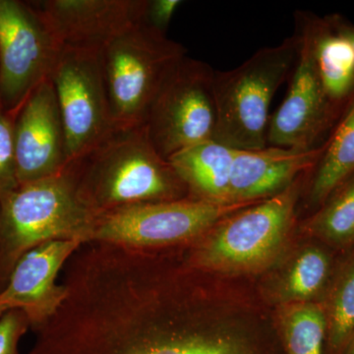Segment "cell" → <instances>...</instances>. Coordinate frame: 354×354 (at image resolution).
Instances as JSON below:
<instances>
[{
  "label": "cell",
  "mask_w": 354,
  "mask_h": 354,
  "mask_svg": "<svg viewBox=\"0 0 354 354\" xmlns=\"http://www.w3.org/2000/svg\"><path fill=\"white\" fill-rule=\"evenodd\" d=\"M305 176L279 194L227 216L186 244L194 264L207 271L256 279L269 271L297 237V209Z\"/></svg>",
  "instance_id": "3957f363"
},
{
  "label": "cell",
  "mask_w": 354,
  "mask_h": 354,
  "mask_svg": "<svg viewBox=\"0 0 354 354\" xmlns=\"http://www.w3.org/2000/svg\"><path fill=\"white\" fill-rule=\"evenodd\" d=\"M330 26L342 35L344 38L348 39L349 43L351 44L354 50V27L353 26L346 24V22H342L339 17L334 18V19L329 20Z\"/></svg>",
  "instance_id": "484cf974"
},
{
  "label": "cell",
  "mask_w": 354,
  "mask_h": 354,
  "mask_svg": "<svg viewBox=\"0 0 354 354\" xmlns=\"http://www.w3.org/2000/svg\"><path fill=\"white\" fill-rule=\"evenodd\" d=\"M317 70L324 91L333 104L354 91V50L348 39L328 23L310 19Z\"/></svg>",
  "instance_id": "ac0fdd59"
},
{
  "label": "cell",
  "mask_w": 354,
  "mask_h": 354,
  "mask_svg": "<svg viewBox=\"0 0 354 354\" xmlns=\"http://www.w3.org/2000/svg\"><path fill=\"white\" fill-rule=\"evenodd\" d=\"M60 51L29 1L0 0V109L14 118L50 78Z\"/></svg>",
  "instance_id": "9c48e42d"
},
{
  "label": "cell",
  "mask_w": 354,
  "mask_h": 354,
  "mask_svg": "<svg viewBox=\"0 0 354 354\" xmlns=\"http://www.w3.org/2000/svg\"><path fill=\"white\" fill-rule=\"evenodd\" d=\"M325 145L310 149L267 146L235 150L230 203L256 202L279 194L316 167Z\"/></svg>",
  "instance_id": "2e32d148"
},
{
  "label": "cell",
  "mask_w": 354,
  "mask_h": 354,
  "mask_svg": "<svg viewBox=\"0 0 354 354\" xmlns=\"http://www.w3.org/2000/svg\"><path fill=\"white\" fill-rule=\"evenodd\" d=\"M18 183L57 176L68 165L64 125L50 79L32 91L14 116Z\"/></svg>",
  "instance_id": "4fadbf2b"
},
{
  "label": "cell",
  "mask_w": 354,
  "mask_h": 354,
  "mask_svg": "<svg viewBox=\"0 0 354 354\" xmlns=\"http://www.w3.org/2000/svg\"><path fill=\"white\" fill-rule=\"evenodd\" d=\"M297 55L295 35L278 46L256 51L236 68L215 70V141L235 150H261L268 146L272 97L292 73Z\"/></svg>",
  "instance_id": "5b68a950"
},
{
  "label": "cell",
  "mask_w": 354,
  "mask_h": 354,
  "mask_svg": "<svg viewBox=\"0 0 354 354\" xmlns=\"http://www.w3.org/2000/svg\"><path fill=\"white\" fill-rule=\"evenodd\" d=\"M298 55L285 100L270 120L268 146L314 148L327 127L332 102L324 91L314 55L309 18L297 13Z\"/></svg>",
  "instance_id": "8fae6325"
},
{
  "label": "cell",
  "mask_w": 354,
  "mask_h": 354,
  "mask_svg": "<svg viewBox=\"0 0 354 354\" xmlns=\"http://www.w3.org/2000/svg\"><path fill=\"white\" fill-rule=\"evenodd\" d=\"M283 354H325L326 322L321 304L274 309Z\"/></svg>",
  "instance_id": "7402d4cb"
},
{
  "label": "cell",
  "mask_w": 354,
  "mask_h": 354,
  "mask_svg": "<svg viewBox=\"0 0 354 354\" xmlns=\"http://www.w3.org/2000/svg\"><path fill=\"white\" fill-rule=\"evenodd\" d=\"M187 50L139 24L114 39L100 53L114 127H141L165 79Z\"/></svg>",
  "instance_id": "8992f818"
},
{
  "label": "cell",
  "mask_w": 354,
  "mask_h": 354,
  "mask_svg": "<svg viewBox=\"0 0 354 354\" xmlns=\"http://www.w3.org/2000/svg\"><path fill=\"white\" fill-rule=\"evenodd\" d=\"M310 183L307 204L320 208L354 174V102L327 144Z\"/></svg>",
  "instance_id": "ffe728a7"
},
{
  "label": "cell",
  "mask_w": 354,
  "mask_h": 354,
  "mask_svg": "<svg viewBox=\"0 0 354 354\" xmlns=\"http://www.w3.org/2000/svg\"><path fill=\"white\" fill-rule=\"evenodd\" d=\"M325 315V354H342L354 333V248L337 261L321 302Z\"/></svg>",
  "instance_id": "44dd1931"
},
{
  "label": "cell",
  "mask_w": 354,
  "mask_h": 354,
  "mask_svg": "<svg viewBox=\"0 0 354 354\" xmlns=\"http://www.w3.org/2000/svg\"><path fill=\"white\" fill-rule=\"evenodd\" d=\"M183 3L181 0H145L140 23L155 31L167 35L174 13Z\"/></svg>",
  "instance_id": "d4e9b609"
},
{
  "label": "cell",
  "mask_w": 354,
  "mask_h": 354,
  "mask_svg": "<svg viewBox=\"0 0 354 354\" xmlns=\"http://www.w3.org/2000/svg\"><path fill=\"white\" fill-rule=\"evenodd\" d=\"M2 314H3V312L0 311V316H1Z\"/></svg>",
  "instance_id": "83f0119b"
},
{
  "label": "cell",
  "mask_w": 354,
  "mask_h": 354,
  "mask_svg": "<svg viewBox=\"0 0 354 354\" xmlns=\"http://www.w3.org/2000/svg\"><path fill=\"white\" fill-rule=\"evenodd\" d=\"M60 50L100 53L114 39L141 22L145 0L29 1Z\"/></svg>",
  "instance_id": "7c38bea8"
},
{
  "label": "cell",
  "mask_w": 354,
  "mask_h": 354,
  "mask_svg": "<svg viewBox=\"0 0 354 354\" xmlns=\"http://www.w3.org/2000/svg\"><path fill=\"white\" fill-rule=\"evenodd\" d=\"M82 244L48 241L23 254L0 290V311L21 310L34 328L50 318L64 297V285L57 283L58 272Z\"/></svg>",
  "instance_id": "5bb4252c"
},
{
  "label": "cell",
  "mask_w": 354,
  "mask_h": 354,
  "mask_svg": "<svg viewBox=\"0 0 354 354\" xmlns=\"http://www.w3.org/2000/svg\"><path fill=\"white\" fill-rule=\"evenodd\" d=\"M69 167L79 194L97 214L138 203L189 198L144 125L114 128Z\"/></svg>",
  "instance_id": "7a4b0ae2"
},
{
  "label": "cell",
  "mask_w": 354,
  "mask_h": 354,
  "mask_svg": "<svg viewBox=\"0 0 354 354\" xmlns=\"http://www.w3.org/2000/svg\"><path fill=\"white\" fill-rule=\"evenodd\" d=\"M93 242L28 354H247L234 305L184 246Z\"/></svg>",
  "instance_id": "6da1fadb"
},
{
  "label": "cell",
  "mask_w": 354,
  "mask_h": 354,
  "mask_svg": "<svg viewBox=\"0 0 354 354\" xmlns=\"http://www.w3.org/2000/svg\"><path fill=\"white\" fill-rule=\"evenodd\" d=\"M99 215L79 194L69 165L20 185L0 200V277L8 278L21 256L44 242H90Z\"/></svg>",
  "instance_id": "277c9868"
},
{
  "label": "cell",
  "mask_w": 354,
  "mask_h": 354,
  "mask_svg": "<svg viewBox=\"0 0 354 354\" xmlns=\"http://www.w3.org/2000/svg\"><path fill=\"white\" fill-rule=\"evenodd\" d=\"M257 202L215 204L184 198L127 205L100 214L91 241L137 248L184 245L196 241L218 221Z\"/></svg>",
  "instance_id": "52a82bcc"
},
{
  "label": "cell",
  "mask_w": 354,
  "mask_h": 354,
  "mask_svg": "<svg viewBox=\"0 0 354 354\" xmlns=\"http://www.w3.org/2000/svg\"><path fill=\"white\" fill-rule=\"evenodd\" d=\"M335 253L322 242L297 234L283 257L254 279L260 297L272 309L321 304L339 261Z\"/></svg>",
  "instance_id": "9a60e30c"
},
{
  "label": "cell",
  "mask_w": 354,
  "mask_h": 354,
  "mask_svg": "<svg viewBox=\"0 0 354 354\" xmlns=\"http://www.w3.org/2000/svg\"><path fill=\"white\" fill-rule=\"evenodd\" d=\"M215 70L185 57L174 67L147 113L144 127L165 160L214 139L216 123Z\"/></svg>",
  "instance_id": "ba28073f"
},
{
  "label": "cell",
  "mask_w": 354,
  "mask_h": 354,
  "mask_svg": "<svg viewBox=\"0 0 354 354\" xmlns=\"http://www.w3.org/2000/svg\"><path fill=\"white\" fill-rule=\"evenodd\" d=\"M297 234L322 242L337 252L354 248V174L313 215L298 223Z\"/></svg>",
  "instance_id": "d6986e66"
},
{
  "label": "cell",
  "mask_w": 354,
  "mask_h": 354,
  "mask_svg": "<svg viewBox=\"0 0 354 354\" xmlns=\"http://www.w3.org/2000/svg\"><path fill=\"white\" fill-rule=\"evenodd\" d=\"M29 319L21 310H8L0 316V354H18V344L28 328Z\"/></svg>",
  "instance_id": "cb8c5ba5"
},
{
  "label": "cell",
  "mask_w": 354,
  "mask_h": 354,
  "mask_svg": "<svg viewBox=\"0 0 354 354\" xmlns=\"http://www.w3.org/2000/svg\"><path fill=\"white\" fill-rule=\"evenodd\" d=\"M12 116L0 109V200L19 187L16 171Z\"/></svg>",
  "instance_id": "603a6c76"
},
{
  "label": "cell",
  "mask_w": 354,
  "mask_h": 354,
  "mask_svg": "<svg viewBox=\"0 0 354 354\" xmlns=\"http://www.w3.org/2000/svg\"><path fill=\"white\" fill-rule=\"evenodd\" d=\"M50 79L64 125L69 165L115 128L100 53L62 50Z\"/></svg>",
  "instance_id": "30bf717a"
},
{
  "label": "cell",
  "mask_w": 354,
  "mask_h": 354,
  "mask_svg": "<svg viewBox=\"0 0 354 354\" xmlns=\"http://www.w3.org/2000/svg\"><path fill=\"white\" fill-rule=\"evenodd\" d=\"M342 354H354V333L353 337L349 339L346 348L342 351Z\"/></svg>",
  "instance_id": "4316f807"
},
{
  "label": "cell",
  "mask_w": 354,
  "mask_h": 354,
  "mask_svg": "<svg viewBox=\"0 0 354 354\" xmlns=\"http://www.w3.org/2000/svg\"><path fill=\"white\" fill-rule=\"evenodd\" d=\"M235 149L215 140L201 142L167 160L180 178L188 197L215 204L230 202V185Z\"/></svg>",
  "instance_id": "e0dca14e"
}]
</instances>
